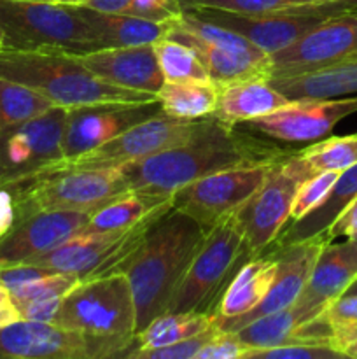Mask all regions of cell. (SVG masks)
Here are the masks:
<instances>
[{"mask_svg":"<svg viewBox=\"0 0 357 359\" xmlns=\"http://www.w3.org/2000/svg\"><path fill=\"white\" fill-rule=\"evenodd\" d=\"M56 4H62V6H72V7H79V6H86L90 0H55Z\"/></svg>","mask_w":357,"mask_h":359,"instance_id":"48","label":"cell"},{"mask_svg":"<svg viewBox=\"0 0 357 359\" xmlns=\"http://www.w3.org/2000/svg\"><path fill=\"white\" fill-rule=\"evenodd\" d=\"M343 294H357V277L352 280V283H350V286L346 287L345 293Z\"/></svg>","mask_w":357,"mask_h":359,"instance_id":"51","label":"cell"},{"mask_svg":"<svg viewBox=\"0 0 357 359\" xmlns=\"http://www.w3.org/2000/svg\"><path fill=\"white\" fill-rule=\"evenodd\" d=\"M244 256L251 258L244 248V226L238 212H234L206 231L205 241L178 284L167 312H206L220 284L234 272Z\"/></svg>","mask_w":357,"mask_h":359,"instance_id":"9","label":"cell"},{"mask_svg":"<svg viewBox=\"0 0 357 359\" xmlns=\"http://www.w3.org/2000/svg\"><path fill=\"white\" fill-rule=\"evenodd\" d=\"M158 65L164 81H206L209 72L189 46L163 37L154 42Z\"/></svg>","mask_w":357,"mask_h":359,"instance_id":"33","label":"cell"},{"mask_svg":"<svg viewBox=\"0 0 357 359\" xmlns=\"http://www.w3.org/2000/svg\"><path fill=\"white\" fill-rule=\"evenodd\" d=\"M65 123L66 109L55 105L37 118L0 130V186L59 163Z\"/></svg>","mask_w":357,"mask_h":359,"instance_id":"14","label":"cell"},{"mask_svg":"<svg viewBox=\"0 0 357 359\" xmlns=\"http://www.w3.org/2000/svg\"><path fill=\"white\" fill-rule=\"evenodd\" d=\"M326 2H336V0H300L301 6H312V4H326Z\"/></svg>","mask_w":357,"mask_h":359,"instance_id":"52","label":"cell"},{"mask_svg":"<svg viewBox=\"0 0 357 359\" xmlns=\"http://www.w3.org/2000/svg\"><path fill=\"white\" fill-rule=\"evenodd\" d=\"M312 175L314 172L300 153H284L273 161L261 188L238 210L244 226V248L251 258L275 244L289 223L298 189Z\"/></svg>","mask_w":357,"mask_h":359,"instance_id":"8","label":"cell"},{"mask_svg":"<svg viewBox=\"0 0 357 359\" xmlns=\"http://www.w3.org/2000/svg\"><path fill=\"white\" fill-rule=\"evenodd\" d=\"M161 111L160 102L98 104L66 109L63 160L88 153Z\"/></svg>","mask_w":357,"mask_h":359,"instance_id":"17","label":"cell"},{"mask_svg":"<svg viewBox=\"0 0 357 359\" xmlns=\"http://www.w3.org/2000/svg\"><path fill=\"white\" fill-rule=\"evenodd\" d=\"M357 233V198L343 210L338 216V219L329 226L326 231V237L329 242L336 241L340 237H350V235Z\"/></svg>","mask_w":357,"mask_h":359,"instance_id":"44","label":"cell"},{"mask_svg":"<svg viewBox=\"0 0 357 359\" xmlns=\"http://www.w3.org/2000/svg\"><path fill=\"white\" fill-rule=\"evenodd\" d=\"M51 107L55 104L34 88L0 77V130L37 118Z\"/></svg>","mask_w":357,"mask_h":359,"instance_id":"32","label":"cell"},{"mask_svg":"<svg viewBox=\"0 0 357 359\" xmlns=\"http://www.w3.org/2000/svg\"><path fill=\"white\" fill-rule=\"evenodd\" d=\"M219 88L206 81H164L158 91L161 111L174 118L202 119L216 111Z\"/></svg>","mask_w":357,"mask_h":359,"instance_id":"29","label":"cell"},{"mask_svg":"<svg viewBox=\"0 0 357 359\" xmlns=\"http://www.w3.org/2000/svg\"><path fill=\"white\" fill-rule=\"evenodd\" d=\"M357 7V0H336V2L296 6L262 14H237L219 9H191L196 16L206 21L238 32L268 55L287 48L303 37L329 16Z\"/></svg>","mask_w":357,"mask_h":359,"instance_id":"10","label":"cell"},{"mask_svg":"<svg viewBox=\"0 0 357 359\" xmlns=\"http://www.w3.org/2000/svg\"><path fill=\"white\" fill-rule=\"evenodd\" d=\"M4 48V34H2V30H0V49Z\"/></svg>","mask_w":357,"mask_h":359,"instance_id":"54","label":"cell"},{"mask_svg":"<svg viewBox=\"0 0 357 359\" xmlns=\"http://www.w3.org/2000/svg\"><path fill=\"white\" fill-rule=\"evenodd\" d=\"M322 318L331 326L346 325L357 321V294H342L326 307Z\"/></svg>","mask_w":357,"mask_h":359,"instance_id":"43","label":"cell"},{"mask_svg":"<svg viewBox=\"0 0 357 359\" xmlns=\"http://www.w3.org/2000/svg\"><path fill=\"white\" fill-rule=\"evenodd\" d=\"M62 300L63 297L24 302V304L18 305L16 311L18 314H20V319H28V321L37 323H52L56 314H58Z\"/></svg>","mask_w":357,"mask_h":359,"instance_id":"42","label":"cell"},{"mask_svg":"<svg viewBox=\"0 0 357 359\" xmlns=\"http://www.w3.org/2000/svg\"><path fill=\"white\" fill-rule=\"evenodd\" d=\"M312 319L315 318H312L300 304L294 302L290 307L247 323L244 328L234 333L247 349H268V347L293 342L298 328L303 326L304 323L312 321Z\"/></svg>","mask_w":357,"mask_h":359,"instance_id":"30","label":"cell"},{"mask_svg":"<svg viewBox=\"0 0 357 359\" xmlns=\"http://www.w3.org/2000/svg\"><path fill=\"white\" fill-rule=\"evenodd\" d=\"M6 188L13 196L16 221L46 210L93 212L107 200L130 191L119 168H66L52 165Z\"/></svg>","mask_w":357,"mask_h":359,"instance_id":"4","label":"cell"},{"mask_svg":"<svg viewBox=\"0 0 357 359\" xmlns=\"http://www.w3.org/2000/svg\"><path fill=\"white\" fill-rule=\"evenodd\" d=\"M356 277V242L350 238H346L342 244L326 242L296 304H300L312 318H318L332 300L345 293Z\"/></svg>","mask_w":357,"mask_h":359,"instance_id":"21","label":"cell"},{"mask_svg":"<svg viewBox=\"0 0 357 359\" xmlns=\"http://www.w3.org/2000/svg\"><path fill=\"white\" fill-rule=\"evenodd\" d=\"M247 347L234 332L217 330L216 335L206 342L196 359H241Z\"/></svg>","mask_w":357,"mask_h":359,"instance_id":"40","label":"cell"},{"mask_svg":"<svg viewBox=\"0 0 357 359\" xmlns=\"http://www.w3.org/2000/svg\"><path fill=\"white\" fill-rule=\"evenodd\" d=\"M20 319L16 307L13 302H0V326H6L9 323H14Z\"/></svg>","mask_w":357,"mask_h":359,"instance_id":"47","label":"cell"},{"mask_svg":"<svg viewBox=\"0 0 357 359\" xmlns=\"http://www.w3.org/2000/svg\"><path fill=\"white\" fill-rule=\"evenodd\" d=\"M14 221H16V212H14L13 196L6 188H0V237H4L13 228Z\"/></svg>","mask_w":357,"mask_h":359,"instance_id":"45","label":"cell"},{"mask_svg":"<svg viewBox=\"0 0 357 359\" xmlns=\"http://www.w3.org/2000/svg\"><path fill=\"white\" fill-rule=\"evenodd\" d=\"M206 230L189 214L172 207L158 217L125 272L135 300L136 333L168 311Z\"/></svg>","mask_w":357,"mask_h":359,"instance_id":"2","label":"cell"},{"mask_svg":"<svg viewBox=\"0 0 357 359\" xmlns=\"http://www.w3.org/2000/svg\"><path fill=\"white\" fill-rule=\"evenodd\" d=\"M133 346L135 344L70 332L52 323L18 319L0 326V359L125 358Z\"/></svg>","mask_w":357,"mask_h":359,"instance_id":"11","label":"cell"},{"mask_svg":"<svg viewBox=\"0 0 357 359\" xmlns=\"http://www.w3.org/2000/svg\"><path fill=\"white\" fill-rule=\"evenodd\" d=\"M52 325L83 335L135 344V300L126 273L80 279L63 297Z\"/></svg>","mask_w":357,"mask_h":359,"instance_id":"5","label":"cell"},{"mask_svg":"<svg viewBox=\"0 0 357 359\" xmlns=\"http://www.w3.org/2000/svg\"><path fill=\"white\" fill-rule=\"evenodd\" d=\"M79 11L90 25L100 49L154 44L168 34V21L144 20L130 14L100 13L86 6H79Z\"/></svg>","mask_w":357,"mask_h":359,"instance_id":"26","label":"cell"},{"mask_svg":"<svg viewBox=\"0 0 357 359\" xmlns=\"http://www.w3.org/2000/svg\"><path fill=\"white\" fill-rule=\"evenodd\" d=\"M90 214L86 210H46L14 221L13 228L0 237V269L27 265L52 251L79 233Z\"/></svg>","mask_w":357,"mask_h":359,"instance_id":"19","label":"cell"},{"mask_svg":"<svg viewBox=\"0 0 357 359\" xmlns=\"http://www.w3.org/2000/svg\"><path fill=\"white\" fill-rule=\"evenodd\" d=\"M170 198L172 196L149 195L142 191H125L97 207L80 231H94V233L125 231Z\"/></svg>","mask_w":357,"mask_h":359,"instance_id":"28","label":"cell"},{"mask_svg":"<svg viewBox=\"0 0 357 359\" xmlns=\"http://www.w3.org/2000/svg\"><path fill=\"white\" fill-rule=\"evenodd\" d=\"M16 2H55V0H16Z\"/></svg>","mask_w":357,"mask_h":359,"instance_id":"53","label":"cell"},{"mask_svg":"<svg viewBox=\"0 0 357 359\" xmlns=\"http://www.w3.org/2000/svg\"><path fill=\"white\" fill-rule=\"evenodd\" d=\"M340 172L335 170H326L314 174L312 177H308L303 184L300 186L296 193V198H294L293 207H290V219L289 221H298L303 216H307L308 212L315 209L317 205H321L324 202L326 196L331 191L332 184L338 179Z\"/></svg>","mask_w":357,"mask_h":359,"instance_id":"36","label":"cell"},{"mask_svg":"<svg viewBox=\"0 0 357 359\" xmlns=\"http://www.w3.org/2000/svg\"><path fill=\"white\" fill-rule=\"evenodd\" d=\"M276 160V158H275ZM224 168L203 175L172 195V207L195 217L206 231L231 214L261 188L273 161Z\"/></svg>","mask_w":357,"mask_h":359,"instance_id":"12","label":"cell"},{"mask_svg":"<svg viewBox=\"0 0 357 359\" xmlns=\"http://www.w3.org/2000/svg\"><path fill=\"white\" fill-rule=\"evenodd\" d=\"M0 302H10L9 291H7V287L4 286L2 280H0Z\"/></svg>","mask_w":357,"mask_h":359,"instance_id":"50","label":"cell"},{"mask_svg":"<svg viewBox=\"0 0 357 359\" xmlns=\"http://www.w3.org/2000/svg\"><path fill=\"white\" fill-rule=\"evenodd\" d=\"M357 198V163L346 170L340 172L338 179L332 184L331 191L321 205L298 221H290L284 226L276 237V245H289L296 242L326 235L340 214Z\"/></svg>","mask_w":357,"mask_h":359,"instance_id":"24","label":"cell"},{"mask_svg":"<svg viewBox=\"0 0 357 359\" xmlns=\"http://www.w3.org/2000/svg\"><path fill=\"white\" fill-rule=\"evenodd\" d=\"M130 2L132 0H90L86 7L100 13H112V14H126Z\"/></svg>","mask_w":357,"mask_h":359,"instance_id":"46","label":"cell"},{"mask_svg":"<svg viewBox=\"0 0 357 359\" xmlns=\"http://www.w3.org/2000/svg\"><path fill=\"white\" fill-rule=\"evenodd\" d=\"M345 358L329 344L289 342L268 349H247L241 359H338Z\"/></svg>","mask_w":357,"mask_h":359,"instance_id":"37","label":"cell"},{"mask_svg":"<svg viewBox=\"0 0 357 359\" xmlns=\"http://www.w3.org/2000/svg\"><path fill=\"white\" fill-rule=\"evenodd\" d=\"M289 100L340 98L357 95V56L280 79H268Z\"/></svg>","mask_w":357,"mask_h":359,"instance_id":"23","label":"cell"},{"mask_svg":"<svg viewBox=\"0 0 357 359\" xmlns=\"http://www.w3.org/2000/svg\"><path fill=\"white\" fill-rule=\"evenodd\" d=\"M0 30L7 49H41L69 55L100 49L79 7L56 2L0 0Z\"/></svg>","mask_w":357,"mask_h":359,"instance_id":"6","label":"cell"},{"mask_svg":"<svg viewBox=\"0 0 357 359\" xmlns=\"http://www.w3.org/2000/svg\"><path fill=\"white\" fill-rule=\"evenodd\" d=\"M76 56L94 76L114 86L158 95L164 83L154 44L104 48Z\"/></svg>","mask_w":357,"mask_h":359,"instance_id":"20","label":"cell"},{"mask_svg":"<svg viewBox=\"0 0 357 359\" xmlns=\"http://www.w3.org/2000/svg\"><path fill=\"white\" fill-rule=\"evenodd\" d=\"M298 153L307 161L314 174L326 170L343 172L357 163V133L345 137H329Z\"/></svg>","mask_w":357,"mask_h":359,"instance_id":"34","label":"cell"},{"mask_svg":"<svg viewBox=\"0 0 357 359\" xmlns=\"http://www.w3.org/2000/svg\"><path fill=\"white\" fill-rule=\"evenodd\" d=\"M212 325L214 316L210 312H177V314L167 312L150 321L142 332L136 333L135 346L132 349H156V347L172 346L205 332Z\"/></svg>","mask_w":357,"mask_h":359,"instance_id":"31","label":"cell"},{"mask_svg":"<svg viewBox=\"0 0 357 359\" xmlns=\"http://www.w3.org/2000/svg\"><path fill=\"white\" fill-rule=\"evenodd\" d=\"M0 77L16 81L48 97L58 107L98 104H144L158 95L114 86L94 76L76 55L63 51L0 49Z\"/></svg>","mask_w":357,"mask_h":359,"instance_id":"3","label":"cell"},{"mask_svg":"<svg viewBox=\"0 0 357 359\" xmlns=\"http://www.w3.org/2000/svg\"><path fill=\"white\" fill-rule=\"evenodd\" d=\"M328 241L326 235H318L315 238L296 242L289 245H276V273L273 279L272 287L268 294L262 298L261 304L254 311L247 312L238 318L219 319L214 318V325L223 332H238L244 328L247 323L254 319L262 318L272 312L282 311V309L290 307L294 302L300 298L308 277H310L312 269L318 258V252L324 248Z\"/></svg>","mask_w":357,"mask_h":359,"instance_id":"18","label":"cell"},{"mask_svg":"<svg viewBox=\"0 0 357 359\" xmlns=\"http://www.w3.org/2000/svg\"><path fill=\"white\" fill-rule=\"evenodd\" d=\"M122 231L118 233H94V231H79L72 235L69 241L59 244L52 251L38 256L27 265L44 266L55 272L74 273L79 279H84L104 256L111 251Z\"/></svg>","mask_w":357,"mask_h":359,"instance_id":"27","label":"cell"},{"mask_svg":"<svg viewBox=\"0 0 357 359\" xmlns=\"http://www.w3.org/2000/svg\"><path fill=\"white\" fill-rule=\"evenodd\" d=\"M182 13L181 0H132L126 14L153 21H172Z\"/></svg>","mask_w":357,"mask_h":359,"instance_id":"41","label":"cell"},{"mask_svg":"<svg viewBox=\"0 0 357 359\" xmlns=\"http://www.w3.org/2000/svg\"><path fill=\"white\" fill-rule=\"evenodd\" d=\"M167 37L189 46L217 88L240 81H268L270 55L238 32L182 9L168 21Z\"/></svg>","mask_w":357,"mask_h":359,"instance_id":"7","label":"cell"},{"mask_svg":"<svg viewBox=\"0 0 357 359\" xmlns=\"http://www.w3.org/2000/svg\"><path fill=\"white\" fill-rule=\"evenodd\" d=\"M202 119H181L158 111L146 121L125 130L108 142L56 163L66 168H121L125 165L140 161L147 156L167 151L170 147L184 144L195 135L202 125Z\"/></svg>","mask_w":357,"mask_h":359,"instance_id":"13","label":"cell"},{"mask_svg":"<svg viewBox=\"0 0 357 359\" xmlns=\"http://www.w3.org/2000/svg\"><path fill=\"white\" fill-rule=\"evenodd\" d=\"M275 273V249L270 251L268 248L261 255L248 258V262L234 270L230 283L224 286L223 297L217 302L216 311L212 312L214 318H238V316L254 311L261 304L262 298L268 294Z\"/></svg>","mask_w":357,"mask_h":359,"instance_id":"22","label":"cell"},{"mask_svg":"<svg viewBox=\"0 0 357 359\" xmlns=\"http://www.w3.org/2000/svg\"><path fill=\"white\" fill-rule=\"evenodd\" d=\"M217 326L212 325L205 332L195 337L175 342L172 346L156 347V349H132L126 354V359H196L200 351L206 346L210 339L216 335Z\"/></svg>","mask_w":357,"mask_h":359,"instance_id":"38","label":"cell"},{"mask_svg":"<svg viewBox=\"0 0 357 359\" xmlns=\"http://www.w3.org/2000/svg\"><path fill=\"white\" fill-rule=\"evenodd\" d=\"M284 153L275 144L248 135L247 130H238L212 114L203 118L195 135L184 144L133 161L119 170L130 191L172 196L203 175L241 165L266 163Z\"/></svg>","mask_w":357,"mask_h":359,"instance_id":"1","label":"cell"},{"mask_svg":"<svg viewBox=\"0 0 357 359\" xmlns=\"http://www.w3.org/2000/svg\"><path fill=\"white\" fill-rule=\"evenodd\" d=\"M346 238H350V241H352V242H356V244H357V233L350 235V237H346Z\"/></svg>","mask_w":357,"mask_h":359,"instance_id":"55","label":"cell"},{"mask_svg":"<svg viewBox=\"0 0 357 359\" xmlns=\"http://www.w3.org/2000/svg\"><path fill=\"white\" fill-rule=\"evenodd\" d=\"M287 102L289 98L268 81H240L219 88L214 116L227 125L237 126L270 114Z\"/></svg>","mask_w":357,"mask_h":359,"instance_id":"25","label":"cell"},{"mask_svg":"<svg viewBox=\"0 0 357 359\" xmlns=\"http://www.w3.org/2000/svg\"><path fill=\"white\" fill-rule=\"evenodd\" d=\"M357 56V7L329 16L287 48L270 55V77L298 76Z\"/></svg>","mask_w":357,"mask_h":359,"instance_id":"15","label":"cell"},{"mask_svg":"<svg viewBox=\"0 0 357 359\" xmlns=\"http://www.w3.org/2000/svg\"><path fill=\"white\" fill-rule=\"evenodd\" d=\"M357 112V95L340 98H298L270 114L241 125L280 142H310L328 135L343 118Z\"/></svg>","mask_w":357,"mask_h":359,"instance_id":"16","label":"cell"},{"mask_svg":"<svg viewBox=\"0 0 357 359\" xmlns=\"http://www.w3.org/2000/svg\"><path fill=\"white\" fill-rule=\"evenodd\" d=\"M182 7L219 9L237 14H262L301 6L300 0H181Z\"/></svg>","mask_w":357,"mask_h":359,"instance_id":"39","label":"cell"},{"mask_svg":"<svg viewBox=\"0 0 357 359\" xmlns=\"http://www.w3.org/2000/svg\"><path fill=\"white\" fill-rule=\"evenodd\" d=\"M79 280V277L74 276V273L55 272V270H51V272L44 273V276L27 283L24 286H21L20 290L13 291V293H10V302H13L14 307H18V305L24 304V302L65 297Z\"/></svg>","mask_w":357,"mask_h":359,"instance_id":"35","label":"cell"},{"mask_svg":"<svg viewBox=\"0 0 357 359\" xmlns=\"http://www.w3.org/2000/svg\"><path fill=\"white\" fill-rule=\"evenodd\" d=\"M343 356H345V358H352V359H357V342L350 344V346L346 347L345 351H343Z\"/></svg>","mask_w":357,"mask_h":359,"instance_id":"49","label":"cell"}]
</instances>
